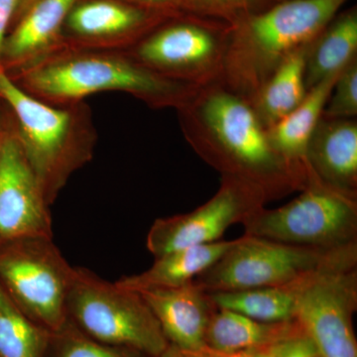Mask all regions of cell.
<instances>
[{"label": "cell", "mask_w": 357, "mask_h": 357, "mask_svg": "<svg viewBox=\"0 0 357 357\" xmlns=\"http://www.w3.org/2000/svg\"><path fill=\"white\" fill-rule=\"evenodd\" d=\"M148 20V14L137 7L114 0H91L73 7L67 23L79 36L107 38L138 31Z\"/></svg>", "instance_id": "22"}, {"label": "cell", "mask_w": 357, "mask_h": 357, "mask_svg": "<svg viewBox=\"0 0 357 357\" xmlns=\"http://www.w3.org/2000/svg\"><path fill=\"white\" fill-rule=\"evenodd\" d=\"M306 161L321 182L357 197V119L321 116L307 144Z\"/></svg>", "instance_id": "14"}, {"label": "cell", "mask_w": 357, "mask_h": 357, "mask_svg": "<svg viewBox=\"0 0 357 357\" xmlns=\"http://www.w3.org/2000/svg\"><path fill=\"white\" fill-rule=\"evenodd\" d=\"M75 271L51 237H24L0 246V285L28 318L51 332L67 321Z\"/></svg>", "instance_id": "8"}, {"label": "cell", "mask_w": 357, "mask_h": 357, "mask_svg": "<svg viewBox=\"0 0 357 357\" xmlns=\"http://www.w3.org/2000/svg\"><path fill=\"white\" fill-rule=\"evenodd\" d=\"M51 331L16 306L0 285V357H47Z\"/></svg>", "instance_id": "23"}, {"label": "cell", "mask_w": 357, "mask_h": 357, "mask_svg": "<svg viewBox=\"0 0 357 357\" xmlns=\"http://www.w3.org/2000/svg\"><path fill=\"white\" fill-rule=\"evenodd\" d=\"M357 258L335 263L312 276L301 295L296 321L319 357H357Z\"/></svg>", "instance_id": "9"}, {"label": "cell", "mask_w": 357, "mask_h": 357, "mask_svg": "<svg viewBox=\"0 0 357 357\" xmlns=\"http://www.w3.org/2000/svg\"><path fill=\"white\" fill-rule=\"evenodd\" d=\"M234 243L236 239H222L171 251L155 258L153 265L144 272L122 277L115 283L136 292L150 289L183 287L192 283L199 274L217 262Z\"/></svg>", "instance_id": "16"}, {"label": "cell", "mask_w": 357, "mask_h": 357, "mask_svg": "<svg viewBox=\"0 0 357 357\" xmlns=\"http://www.w3.org/2000/svg\"><path fill=\"white\" fill-rule=\"evenodd\" d=\"M28 91L47 100L70 102L100 91H126L153 107H178L201 86L175 81L130 56L79 54L40 63L23 70Z\"/></svg>", "instance_id": "3"}, {"label": "cell", "mask_w": 357, "mask_h": 357, "mask_svg": "<svg viewBox=\"0 0 357 357\" xmlns=\"http://www.w3.org/2000/svg\"><path fill=\"white\" fill-rule=\"evenodd\" d=\"M309 45L291 54L248 102L264 128L280 121L306 96L305 65Z\"/></svg>", "instance_id": "21"}, {"label": "cell", "mask_w": 357, "mask_h": 357, "mask_svg": "<svg viewBox=\"0 0 357 357\" xmlns=\"http://www.w3.org/2000/svg\"><path fill=\"white\" fill-rule=\"evenodd\" d=\"M197 8L208 13L222 14L227 17L244 14L248 17L251 14L258 13L256 10L264 0H189Z\"/></svg>", "instance_id": "26"}, {"label": "cell", "mask_w": 357, "mask_h": 357, "mask_svg": "<svg viewBox=\"0 0 357 357\" xmlns=\"http://www.w3.org/2000/svg\"><path fill=\"white\" fill-rule=\"evenodd\" d=\"M38 0H20L18 1L17 10H16L15 16H14V21L20 20L21 16L23 15Z\"/></svg>", "instance_id": "30"}, {"label": "cell", "mask_w": 357, "mask_h": 357, "mask_svg": "<svg viewBox=\"0 0 357 357\" xmlns=\"http://www.w3.org/2000/svg\"><path fill=\"white\" fill-rule=\"evenodd\" d=\"M347 1L283 0L237 21L220 83L250 102L282 63L311 44Z\"/></svg>", "instance_id": "2"}, {"label": "cell", "mask_w": 357, "mask_h": 357, "mask_svg": "<svg viewBox=\"0 0 357 357\" xmlns=\"http://www.w3.org/2000/svg\"><path fill=\"white\" fill-rule=\"evenodd\" d=\"M169 344L181 352L204 347L206 326L217 307L195 282L183 287L141 291Z\"/></svg>", "instance_id": "13"}, {"label": "cell", "mask_w": 357, "mask_h": 357, "mask_svg": "<svg viewBox=\"0 0 357 357\" xmlns=\"http://www.w3.org/2000/svg\"><path fill=\"white\" fill-rule=\"evenodd\" d=\"M354 257L357 244L326 250L244 234L194 282L208 293L284 285Z\"/></svg>", "instance_id": "7"}, {"label": "cell", "mask_w": 357, "mask_h": 357, "mask_svg": "<svg viewBox=\"0 0 357 357\" xmlns=\"http://www.w3.org/2000/svg\"><path fill=\"white\" fill-rule=\"evenodd\" d=\"M241 225L248 236L326 250L344 248L357 244V197L325 184L309 170L297 198L273 210L264 206Z\"/></svg>", "instance_id": "6"}, {"label": "cell", "mask_w": 357, "mask_h": 357, "mask_svg": "<svg viewBox=\"0 0 357 357\" xmlns=\"http://www.w3.org/2000/svg\"><path fill=\"white\" fill-rule=\"evenodd\" d=\"M138 3L145 4L148 6L166 7L173 6L176 0H132Z\"/></svg>", "instance_id": "31"}, {"label": "cell", "mask_w": 357, "mask_h": 357, "mask_svg": "<svg viewBox=\"0 0 357 357\" xmlns=\"http://www.w3.org/2000/svg\"><path fill=\"white\" fill-rule=\"evenodd\" d=\"M47 357H147L140 352L98 342L84 333L70 319L52 332Z\"/></svg>", "instance_id": "24"}, {"label": "cell", "mask_w": 357, "mask_h": 357, "mask_svg": "<svg viewBox=\"0 0 357 357\" xmlns=\"http://www.w3.org/2000/svg\"><path fill=\"white\" fill-rule=\"evenodd\" d=\"M229 33L197 21H182L145 37L128 56L161 76L208 86L222 79Z\"/></svg>", "instance_id": "10"}, {"label": "cell", "mask_w": 357, "mask_h": 357, "mask_svg": "<svg viewBox=\"0 0 357 357\" xmlns=\"http://www.w3.org/2000/svg\"><path fill=\"white\" fill-rule=\"evenodd\" d=\"M328 23L309 45L305 65L307 91L328 77L340 74L357 58L356 9Z\"/></svg>", "instance_id": "20"}, {"label": "cell", "mask_w": 357, "mask_h": 357, "mask_svg": "<svg viewBox=\"0 0 357 357\" xmlns=\"http://www.w3.org/2000/svg\"><path fill=\"white\" fill-rule=\"evenodd\" d=\"M1 128L0 246L24 237L53 238L50 206L23 151L14 122Z\"/></svg>", "instance_id": "12"}, {"label": "cell", "mask_w": 357, "mask_h": 357, "mask_svg": "<svg viewBox=\"0 0 357 357\" xmlns=\"http://www.w3.org/2000/svg\"><path fill=\"white\" fill-rule=\"evenodd\" d=\"M317 272L284 285L210 295L218 309L230 310L265 323H287L295 321L301 295Z\"/></svg>", "instance_id": "19"}, {"label": "cell", "mask_w": 357, "mask_h": 357, "mask_svg": "<svg viewBox=\"0 0 357 357\" xmlns=\"http://www.w3.org/2000/svg\"><path fill=\"white\" fill-rule=\"evenodd\" d=\"M182 354L185 357H273V347L231 352L213 351L203 347L198 351Z\"/></svg>", "instance_id": "28"}, {"label": "cell", "mask_w": 357, "mask_h": 357, "mask_svg": "<svg viewBox=\"0 0 357 357\" xmlns=\"http://www.w3.org/2000/svg\"><path fill=\"white\" fill-rule=\"evenodd\" d=\"M20 0H0V69L1 67V51L8 29L13 22Z\"/></svg>", "instance_id": "29"}, {"label": "cell", "mask_w": 357, "mask_h": 357, "mask_svg": "<svg viewBox=\"0 0 357 357\" xmlns=\"http://www.w3.org/2000/svg\"><path fill=\"white\" fill-rule=\"evenodd\" d=\"M177 110L185 140L222 177L251 185L267 203L304 189L307 178L274 149L250 103L220 82L201 86Z\"/></svg>", "instance_id": "1"}, {"label": "cell", "mask_w": 357, "mask_h": 357, "mask_svg": "<svg viewBox=\"0 0 357 357\" xmlns=\"http://www.w3.org/2000/svg\"><path fill=\"white\" fill-rule=\"evenodd\" d=\"M158 357H185L183 356L182 352L178 351L177 347H174L172 344H169L165 351Z\"/></svg>", "instance_id": "32"}, {"label": "cell", "mask_w": 357, "mask_h": 357, "mask_svg": "<svg viewBox=\"0 0 357 357\" xmlns=\"http://www.w3.org/2000/svg\"><path fill=\"white\" fill-rule=\"evenodd\" d=\"M302 330L297 321L265 323L227 309L215 310L206 326L204 347L231 352L278 344Z\"/></svg>", "instance_id": "18"}, {"label": "cell", "mask_w": 357, "mask_h": 357, "mask_svg": "<svg viewBox=\"0 0 357 357\" xmlns=\"http://www.w3.org/2000/svg\"><path fill=\"white\" fill-rule=\"evenodd\" d=\"M0 100L13 112L21 146L51 206L70 176L91 159V135L76 110L55 109L33 98L3 69Z\"/></svg>", "instance_id": "4"}, {"label": "cell", "mask_w": 357, "mask_h": 357, "mask_svg": "<svg viewBox=\"0 0 357 357\" xmlns=\"http://www.w3.org/2000/svg\"><path fill=\"white\" fill-rule=\"evenodd\" d=\"M321 116L328 119H356L357 58L338 75Z\"/></svg>", "instance_id": "25"}, {"label": "cell", "mask_w": 357, "mask_h": 357, "mask_svg": "<svg viewBox=\"0 0 357 357\" xmlns=\"http://www.w3.org/2000/svg\"><path fill=\"white\" fill-rule=\"evenodd\" d=\"M67 316L98 342L147 357L161 356L170 344L140 293L103 280L84 268L76 267Z\"/></svg>", "instance_id": "5"}, {"label": "cell", "mask_w": 357, "mask_h": 357, "mask_svg": "<svg viewBox=\"0 0 357 357\" xmlns=\"http://www.w3.org/2000/svg\"><path fill=\"white\" fill-rule=\"evenodd\" d=\"M1 145H2V128L0 126V153H1Z\"/></svg>", "instance_id": "33"}, {"label": "cell", "mask_w": 357, "mask_h": 357, "mask_svg": "<svg viewBox=\"0 0 357 357\" xmlns=\"http://www.w3.org/2000/svg\"><path fill=\"white\" fill-rule=\"evenodd\" d=\"M266 204L261 192L251 185L222 177L218 192L196 210L155 220L146 248L157 258L177 249L222 241L231 225L243 223Z\"/></svg>", "instance_id": "11"}, {"label": "cell", "mask_w": 357, "mask_h": 357, "mask_svg": "<svg viewBox=\"0 0 357 357\" xmlns=\"http://www.w3.org/2000/svg\"><path fill=\"white\" fill-rule=\"evenodd\" d=\"M79 0H38L18 20L7 34L1 51L6 72L25 67L50 48Z\"/></svg>", "instance_id": "15"}, {"label": "cell", "mask_w": 357, "mask_h": 357, "mask_svg": "<svg viewBox=\"0 0 357 357\" xmlns=\"http://www.w3.org/2000/svg\"><path fill=\"white\" fill-rule=\"evenodd\" d=\"M273 357H319L304 331H300L273 345Z\"/></svg>", "instance_id": "27"}, {"label": "cell", "mask_w": 357, "mask_h": 357, "mask_svg": "<svg viewBox=\"0 0 357 357\" xmlns=\"http://www.w3.org/2000/svg\"><path fill=\"white\" fill-rule=\"evenodd\" d=\"M340 74L328 77L309 89L303 102L293 112L267 129L268 138L274 149L294 170L307 178V144Z\"/></svg>", "instance_id": "17"}]
</instances>
